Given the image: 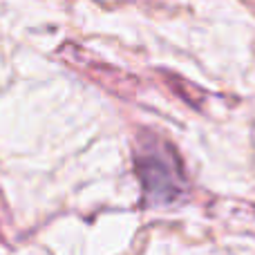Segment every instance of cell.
Masks as SVG:
<instances>
[{"label":"cell","mask_w":255,"mask_h":255,"mask_svg":"<svg viewBox=\"0 0 255 255\" xmlns=\"http://www.w3.org/2000/svg\"><path fill=\"white\" fill-rule=\"evenodd\" d=\"M134 170L145 202L166 206L186 195V175L177 150L154 132H141L134 145Z\"/></svg>","instance_id":"6da1fadb"}]
</instances>
